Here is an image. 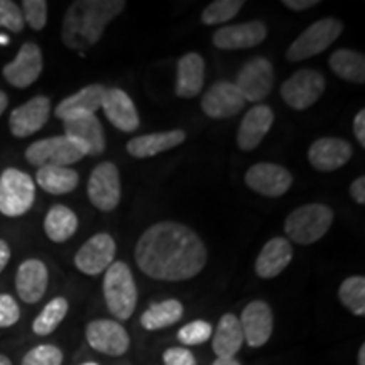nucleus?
Listing matches in <instances>:
<instances>
[{"label": "nucleus", "mask_w": 365, "mask_h": 365, "mask_svg": "<svg viewBox=\"0 0 365 365\" xmlns=\"http://www.w3.org/2000/svg\"><path fill=\"white\" fill-rule=\"evenodd\" d=\"M134 257L140 271L153 279L188 281L207 266L208 252L190 227L159 222L139 237Z\"/></svg>", "instance_id": "1"}, {"label": "nucleus", "mask_w": 365, "mask_h": 365, "mask_svg": "<svg viewBox=\"0 0 365 365\" xmlns=\"http://www.w3.org/2000/svg\"><path fill=\"white\" fill-rule=\"evenodd\" d=\"M124 9V0H76L68 7L63 21V43L70 49L90 48Z\"/></svg>", "instance_id": "2"}, {"label": "nucleus", "mask_w": 365, "mask_h": 365, "mask_svg": "<svg viewBox=\"0 0 365 365\" xmlns=\"http://www.w3.org/2000/svg\"><path fill=\"white\" fill-rule=\"evenodd\" d=\"M103 296L108 312L117 319H129L137 307V286L125 262H112L105 271Z\"/></svg>", "instance_id": "3"}, {"label": "nucleus", "mask_w": 365, "mask_h": 365, "mask_svg": "<svg viewBox=\"0 0 365 365\" xmlns=\"http://www.w3.org/2000/svg\"><path fill=\"white\" fill-rule=\"evenodd\" d=\"M333 210L323 203H309L293 210L284 222V232L299 245L314 244L330 230Z\"/></svg>", "instance_id": "4"}, {"label": "nucleus", "mask_w": 365, "mask_h": 365, "mask_svg": "<svg viewBox=\"0 0 365 365\" xmlns=\"http://www.w3.org/2000/svg\"><path fill=\"white\" fill-rule=\"evenodd\" d=\"M341 31H344V24L335 17H325V19L317 21L308 29H304L287 48L286 59L291 63H298L317 56L340 38Z\"/></svg>", "instance_id": "5"}, {"label": "nucleus", "mask_w": 365, "mask_h": 365, "mask_svg": "<svg viewBox=\"0 0 365 365\" xmlns=\"http://www.w3.org/2000/svg\"><path fill=\"white\" fill-rule=\"evenodd\" d=\"M36 198V185L27 173L7 168L0 175V213L21 217L31 210Z\"/></svg>", "instance_id": "6"}, {"label": "nucleus", "mask_w": 365, "mask_h": 365, "mask_svg": "<svg viewBox=\"0 0 365 365\" xmlns=\"http://www.w3.org/2000/svg\"><path fill=\"white\" fill-rule=\"evenodd\" d=\"M85 153L71 139L63 135L49 137V139L36 140L26 149L27 163L36 168L59 166L68 168L71 164L81 161Z\"/></svg>", "instance_id": "7"}, {"label": "nucleus", "mask_w": 365, "mask_h": 365, "mask_svg": "<svg viewBox=\"0 0 365 365\" xmlns=\"http://www.w3.org/2000/svg\"><path fill=\"white\" fill-rule=\"evenodd\" d=\"M325 76L317 70H299L281 86V97L294 110H307L325 91Z\"/></svg>", "instance_id": "8"}, {"label": "nucleus", "mask_w": 365, "mask_h": 365, "mask_svg": "<svg viewBox=\"0 0 365 365\" xmlns=\"http://www.w3.org/2000/svg\"><path fill=\"white\" fill-rule=\"evenodd\" d=\"M88 198L93 207L102 212H112L120 203V175L117 166L110 161L98 164L91 171L86 188Z\"/></svg>", "instance_id": "9"}, {"label": "nucleus", "mask_w": 365, "mask_h": 365, "mask_svg": "<svg viewBox=\"0 0 365 365\" xmlns=\"http://www.w3.org/2000/svg\"><path fill=\"white\" fill-rule=\"evenodd\" d=\"M237 90L245 102H261L274 88V66L266 58H254L237 75Z\"/></svg>", "instance_id": "10"}, {"label": "nucleus", "mask_w": 365, "mask_h": 365, "mask_svg": "<svg viewBox=\"0 0 365 365\" xmlns=\"http://www.w3.org/2000/svg\"><path fill=\"white\" fill-rule=\"evenodd\" d=\"M85 335L91 349L110 357L124 355L130 346L129 333L120 323L112 319H93L86 327Z\"/></svg>", "instance_id": "11"}, {"label": "nucleus", "mask_w": 365, "mask_h": 365, "mask_svg": "<svg viewBox=\"0 0 365 365\" xmlns=\"http://www.w3.org/2000/svg\"><path fill=\"white\" fill-rule=\"evenodd\" d=\"M245 185L255 193L277 198L293 185V175L284 166L272 163H257L245 173Z\"/></svg>", "instance_id": "12"}, {"label": "nucleus", "mask_w": 365, "mask_h": 365, "mask_svg": "<svg viewBox=\"0 0 365 365\" xmlns=\"http://www.w3.org/2000/svg\"><path fill=\"white\" fill-rule=\"evenodd\" d=\"M115 240L108 234H97L81 245L75 255V266L88 276H97L107 271L115 259Z\"/></svg>", "instance_id": "13"}, {"label": "nucleus", "mask_w": 365, "mask_h": 365, "mask_svg": "<svg viewBox=\"0 0 365 365\" xmlns=\"http://www.w3.org/2000/svg\"><path fill=\"white\" fill-rule=\"evenodd\" d=\"M43 71V53L36 43H26L9 65L4 66L2 75L16 88H27L39 78Z\"/></svg>", "instance_id": "14"}, {"label": "nucleus", "mask_w": 365, "mask_h": 365, "mask_svg": "<svg viewBox=\"0 0 365 365\" xmlns=\"http://www.w3.org/2000/svg\"><path fill=\"white\" fill-rule=\"evenodd\" d=\"M242 333H244V341H247L250 346L259 349L266 345L267 340L272 335L274 317L272 309L266 301H252L242 312L239 318Z\"/></svg>", "instance_id": "15"}, {"label": "nucleus", "mask_w": 365, "mask_h": 365, "mask_svg": "<svg viewBox=\"0 0 365 365\" xmlns=\"http://www.w3.org/2000/svg\"><path fill=\"white\" fill-rule=\"evenodd\" d=\"M65 135L83 150L85 156H98L105 150L103 127L97 115H80L63 120Z\"/></svg>", "instance_id": "16"}, {"label": "nucleus", "mask_w": 365, "mask_h": 365, "mask_svg": "<svg viewBox=\"0 0 365 365\" xmlns=\"http://www.w3.org/2000/svg\"><path fill=\"white\" fill-rule=\"evenodd\" d=\"M352 154L354 148L349 140L339 139V137H323L312 144L308 150V159L317 171L330 173L345 166Z\"/></svg>", "instance_id": "17"}, {"label": "nucleus", "mask_w": 365, "mask_h": 365, "mask_svg": "<svg viewBox=\"0 0 365 365\" xmlns=\"http://www.w3.org/2000/svg\"><path fill=\"white\" fill-rule=\"evenodd\" d=\"M245 100L237 90L235 83L230 81H218L203 95L202 108L210 118H230L245 107Z\"/></svg>", "instance_id": "18"}, {"label": "nucleus", "mask_w": 365, "mask_h": 365, "mask_svg": "<svg viewBox=\"0 0 365 365\" xmlns=\"http://www.w3.org/2000/svg\"><path fill=\"white\" fill-rule=\"evenodd\" d=\"M49 112H51V102L48 97L38 95V97L31 98L29 102L17 107L11 113V118H9L11 132L16 137H29L36 134L48 122Z\"/></svg>", "instance_id": "19"}, {"label": "nucleus", "mask_w": 365, "mask_h": 365, "mask_svg": "<svg viewBox=\"0 0 365 365\" xmlns=\"http://www.w3.org/2000/svg\"><path fill=\"white\" fill-rule=\"evenodd\" d=\"M267 27L261 21L244 22V24L225 26L215 31L213 34V44L218 49H227V51H234V49H249L254 46H259L266 39Z\"/></svg>", "instance_id": "20"}, {"label": "nucleus", "mask_w": 365, "mask_h": 365, "mask_svg": "<svg viewBox=\"0 0 365 365\" xmlns=\"http://www.w3.org/2000/svg\"><path fill=\"white\" fill-rule=\"evenodd\" d=\"M274 124V112L269 105H254L242 118L237 132V145L242 150H254Z\"/></svg>", "instance_id": "21"}, {"label": "nucleus", "mask_w": 365, "mask_h": 365, "mask_svg": "<svg viewBox=\"0 0 365 365\" xmlns=\"http://www.w3.org/2000/svg\"><path fill=\"white\" fill-rule=\"evenodd\" d=\"M102 108L110 124L122 132H134L139 129V113L134 102L124 90L107 88L103 95Z\"/></svg>", "instance_id": "22"}, {"label": "nucleus", "mask_w": 365, "mask_h": 365, "mask_svg": "<svg viewBox=\"0 0 365 365\" xmlns=\"http://www.w3.org/2000/svg\"><path fill=\"white\" fill-rule=\"evenodd\" d=\"M17 294L24 303L34 304L43 298L48 289V269L39 259H27L17 269Z\"/></svg>", "instance_id": "23"}, {"label": "nucleus", "mask_w": 365, "mask_h": 365, "mask_svg": "<svg viewBox=\"0 0 365 365\" xmlns=\"http://www.w3.org/2000/svg\"><path fill=\"white\" fill-rule=\"evenodd\" d=\"M105 90L107 88L102 85L83 86L80 91L73 93L71 97L63 100L54 110V115L59 120H68V118L80 115H95V112L102 108Z\"/></svg>", "instance_id": "24"}, {"label": "nucleus", "mask_w": 365, "mask_h": 365, "mask_svg": "<svg viewBox=\"0 0 365 365\" xmlns=\"http://www.w3.org/2000/svg\"><path fill=\"white\" fill-rule=\"evenodd\" d=\"M293 261V247L282 237H274L264 245L257 261H255V272L262 279L277 277Z\"/></svg>", "instance_id": "25"}, {"label": "nucleus", "mask_w": 365, "mask_h": 365, "mask_svg": "<svg viewBox=\"0 0 365 365\" xmlns=\"http://www.w3.org/2000/svg\"><path fill=\"white\" fill-rule=\"evenodd\" d=\"M186 140V134L180 129L168 130V132H156V134H148L134 137L127 143V153L132 158L145 159L158 156V154L178 148Z\"/></svg>", "instance_id": "26"}, {"label": "nucleus", "mask_w": 365, "mask_h": 365, "mask_svg": "<svg viewBox=\"0 0 365 365\" xmlns=\"http://www.w3.org/2000/svg\"><path fill=\"white\" fill-rule=\"evenodd\" d=\"M205 83V59L198 53H188L178 61L176 95L181 98H193Z\"/></svg>", "instance_id": "27"}, {"label": "nucleus", "mask_w": 365, "mask_h": 365, "mask_svg": "<svg viewBox=\"0 0 365 365\" xmlns=\"http://www.w3.org/2000/svg\"><path fill=\"white\" fill-rule=\"evenodd\" d=\"M244 344V333L235 314H223L213 333V352L218 359H234Z\"/></svg>", "instance_id": "28"}, {"label": "nucleus", "mask_w": 365, "mask_h": 365, "mask_svg": "<svg viewBox=\"0 0 365 365\" xmlns=\"http://www.w3.org/2000/svg\"><path fill=\"white\" fill-rule=\"evenodd\" d=\"M78 230V217L65 205H54L44 218V232L56 244L66 242Z\"/></svg>", "instance_id": "29"}, {"label": "nucleus", "mask_w": 365, "mask_h": 365, "mask_svg": "<svg viewBox=\"0 0 365 365\" xmlns=\"http://www.w3.org/2000/svg\"><path fill=\"white\" fill-rule=\"evenodd\" d=\"M36 181L46 193L51 195H66L71 193L78 186L80 176L75 170L59 166H44L39 168Z\"/></svg>", "instance_id": "30"}, {"label": "nucleus", "mask_w": 365, "mask_h": 365, "mask_svg": "<svg viewBox=\"0 0 365 365\" xmlns=\"http://www.w3.org/2000/svg\"><path fill=\"white\" fill-rule=\"evenodd\" d=\"M185 313V308L178 299H166L161 303H154L145 309L140 317V325L145 330H163V328L175 325L180 322Z\"/></svg>", "instance_id": "31"}, {"label": "nucleus", "mask_w": 365, "mask_h": 365, "mask_svg": "<svg viewBox=\"0 0 365 365\" xmlns=\"http://www.w3.org/2000/svg\"><path fill=\"white\" fill-rule=\"evenodd\" d=\"M330 68L336 76L350 83H365V58L352 49H339L331 54Z\"/></svg>", "instance_id": "32"}, {"label": "nucleus", "mask_w": 365, "mask_h": 365, "mask_svg": "<svg viewBox=\"0 0 365 365\" xmlns=\"http://www.w3.org/2000/svg\"><path fill=\"white\" fill-rule=\"evenodd\" d=\"M68 313V301L61 296L54 298L46 304L43 312L38 314V318L33 323V331L36 335H49L59 327V323L63 322Z\"/></svg>", "instance_id": "33"}, {"label": "nucleus", "mask_w": 365, "mask_h": 365, "mask_svg": "<svg viewBox=\"0 0 365 365\" xmlns=\"http://www.w3.org/2000/svg\"><path fill=\"white\" fill-rule=\"evenodd\" d=\"M339 298L341 304L357 317L365 314V279L362 276H352L340 284Z\"/></svg>", "instance_id": "34"}, {"label": "nucleus", "mask_w": 365, "mask_h": 365, "mask_svg": "<svg viewBox=\"0 0 365 365\" xmlns=\"http://www.w3.org/2000/svg\"><path fill=\"white\" fill-rule=\"evenodd\" d=\"M242 7H244L242 0H215V2L205 7V11L202 12V21L207 26L223 24V22L234 19Z\"/></svg>", "instance_id": "35"}, {"label": "nucleus", "mask_w": 365, "mask_h": 365, "mask_svg": "<svg viewBox=\"0 0 365 365\" xmlns=\"http://www.w3.org/2000/svg\"><path fill=\"white\" fill-rule=\"evenodd\" d=\"M212 335V325L208 322H203V319H196V322L188 323L178 331V340L182 345H202L205 341H208Z\"/></svg>", "instance_id": "36"}, {"label": "nucleus", "mask_w": 365, "mask_h": 365, "mask_svg": "<svg viewBox=\"0 0 365 365\" xmlns=\"http://www.w3.org/2000/svg\"><path fill=\"white\" fill-rule=\"evenodd\" d=\"M63 354L54 345H38L22 359V365H61Z\"/></svg>", "instance_id": "37"}, {"label": "nucleus", "mask_w": 365, "mask_h": 365, "mask_svg": "<svg viewBox=\"0 0 365 365\" xmlns=\"http://www.w3.org/2000/svg\"><path fill=\"white\" fill-rule=\"evenodd\" d=\"M21 12L24 22L34 31H41L48 22V4L44 0H24Z\"/></svg>", "instance_id": "38"}, {"label": "nucleus", "mask_w": 365, "mask_h": 365, "mask_svg": "<svg viewBox=\"0 0 365 365\" xmlns=\"http://www.w3.org/2000/svg\"><path fill=\"white\" fill-rule=\"evenodd\" d=\"M24 24L21 7L11 0H0V27H6L11 33H21Z\"/></svg>", "instance_id": "39"}, {"label": "nucleus", "mask_w": 365, "mask_h": 365, "mask_svg": "<svg viewBox=\"0 0 365 365\" xmlns=\"http://www.w3.org/2000/svg\"><path fill=\"white\" fill-rule=\"evenodd\" d=\"M21 318V309L17 301L11 294H0V328L16 325Z\"/></svg>", "instance_id": "40"}, {"label": "nucleus", "mask_w": 365, "mask_h": 365, "mask_svg": "<svg viewBox=\"0 0 365 365\" xmlns=\"http://www.w3.org/2000/svg\"><path fill=\"white\" fill-rule=\"evenodd\" d=\"M164 365H196L195 355L185 346H175V349H168L163 355Z\"/></svg>", "instance_id": "41"}, {"label": "nucleus", "mask_w": 365, "mask_h": 365, "mask_svg": "<svg viewBox=\"0 0 365 365\" xmlns=\"http://www.w3.org/2000/svg\"><path fill=\"white\" fill-rule=\"evenodd\" d=\"M354 135L359 140L360 148H365V110L362 108L354 118Z\"/></svg>", "instance_id": "42"}, {"label": "nucleus", "mask_w": 365, "mask_h": 365, "mask_svg": "<svg viewBox=\"0 0 365 365\" xmlns=\"http://www.w3.org/2000/svg\"><path fill=\"white\" fill-rule=\"evenodd\" d=\"M350 195H352L354 202L359 205L365 203V178L359 176L352 185H350Z\"/></svg>", "instance_id": "43"}, {"label": "nucleus", "mask_w": 365, "mask_h": 365, "mask_svg": "<svg viewBox=\"0 0 365 365\" xmlns=\"http://www.w3.org/2000/svg\"><path fill=\"white\" fill-rule=\"evenodd\" d=\"M318 4V0H284L282 6H286L291 11L301 12V11H307V9H312Z\"/></svg>", "instance_id": "44"}, {"label": "nucleus", "mask_w": 365, "mask_h": 365, "mask_svg": "<svg viewBox=\"0 0 365 365\" xmlns=\"http://www.w3.org/2000/svg\"><path fill=\"white\" fill-rule=\"evenodd\" d=\"M9 261H11V247L6 240L0 239V272L6 269Z\"/></svg>", "instance_id": "45"}, {"label": "nucleus", "mask_w": 365, "mask_h": 365, "mask_svg": "<svg viewBox=\"0 0 365 365\" xmlns=\"http://www.w3.org/2000/svg\"><path fill=\"white\" fill-rule=\"evenodd\" d=\"M7 103H9V98H7V95L4 93L2 90H0V115H2L4 110H6V108H7Z\"/></svg>", "instance_id": "46"}, {"label": "nucleus", "mask_w": 365, "mask_h": 365, "mask_svg": "<svg viewBox=\"0 0 365 365\" xmlns=\"http://www.w3.org/2000/svg\"><path fill=\"white\" fill-rule=\"evenodd\" d=\"M213 365H240L235 359H217Z\"/></svg>", "instance_id": "47"}, {"label": "nucleus", "mask_w": 365, "mask_h": 365, "mask_svg": "<svg viewBox=\"0 0 365 365\" xmlns=\"http://www.w3.org/2000/svg\"><path fill=\"white\" fill-rule=\"evenodd\" d=\"M359 365H365V345L360 346L359 350Z\"/></svg>", "instance_id": "48"}, {"label": "nucleus", "mask_w": 365, "mask_h": 365, "mask_svg": "<svg viewBox=\"0 0 365 365\" xmlns=\"http://www.w3.org/2000/svg\"><path fill=\"white\" fill-rule=\"evenodd\" d=\"M0 365H12V362L6 357V355H0Z\"/></svg>", "instance_id": "49"}, {"label": "nucleus", "mask_w": 365, "mask_h": 365, "mask_svg": "<svg viewBox=\"0 0 365 365\" xmlns=\"http://www.w3.org/2000/svg\"><path fill=\"white\" fill-rule=\"evenodd\" d=\"M81 365H98V364H95V362H86V364H81Z\"/></svg>", "instance_id": "50"}]
</instances>
